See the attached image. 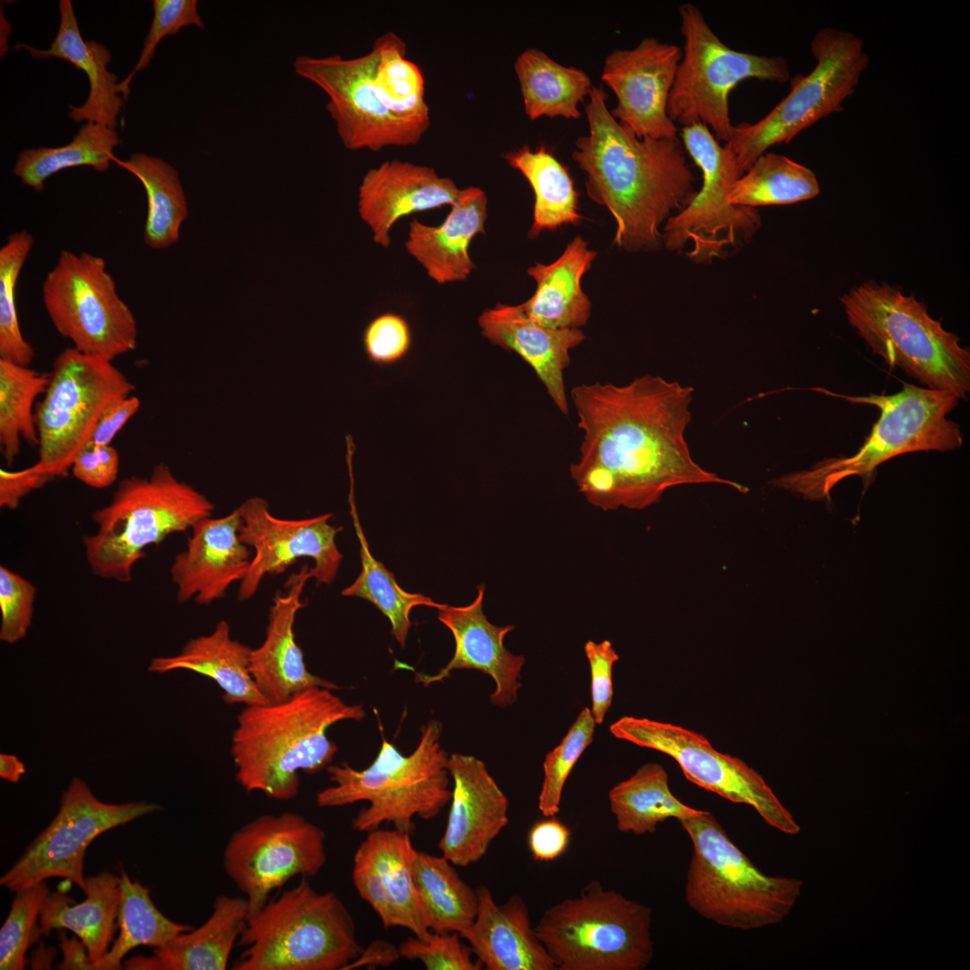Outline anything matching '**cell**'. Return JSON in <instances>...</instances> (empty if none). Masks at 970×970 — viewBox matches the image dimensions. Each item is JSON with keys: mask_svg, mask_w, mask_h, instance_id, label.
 Listing matches in <instances>:
<instances>
[{"mask_svg": "<svg viewBox=\"0 0 970 970\" xmlns=\"http://www.w3.org/2000/svg\"><path fill=\"white\" fill-rule=\"evenodd\" d=\"M851 326L892 367L926 388L965 399L970 391V352L930 316L927 307L895 287L874 281L840 298Z\"/></svg>", "mask_w": 970, "mask_h": 970, "instance_id": "cell-6", "label": "cell"}, {"mask_svg": "<svg viewBox=\"0 0 970 970\" xmlns=\"http://www.w3.org/2000/svg\"><path fill=\"white\" fill-rule=\"evenodd\" d=\"M142 183L147 198L145 243L164 249L179 240L180 228L188 216V204L177 170L164 160L142 153L125 161L115 160Z\"/></svg>", "mask_w": 970, "mask_h": 970, "instance_id": "cell-40", "label": "cell"}, {"mask_svg": "<svg viewBox=\"0 0 970 970\" xmlns=\"http://www.w3.org/2000/svg\"><path fill=\"white\" fill-rule=\"evenodd\" d=\"M678 821L692 843L684 886L692 910L743 930L782 922L800 895L802 881L762 872L708 811Z\"/></svg>", "mask_w": 970, "mask_h": 970, "instance_id": "cell-8", "label": "cell"}, {"mask_svg": "<svg viewBox=\"0 0 970 970\" xmlns=\"http://www.w3.org/2000/svg\"><path fill=\"white\" fill-rule=\"evenodd\" d=\"M71 472L88 487L105 489L112 485L119 472V454L111 445L89 442L75 455Z\"/></svg>", "mask_w": 970, "mask_h": 970, "instance_id": "cell-55", "label": "cell"}, {"mask_svg": "<svg viewBox=\"0 0 970 970\" xmlns=\"http://www.w3.org/2000/svg\"><path fill=\"white\" fill-rule=\"evenodd\" d=\"M514 69L530 119L543 116L580 117L578 106L593 87L590 77L583 70L562 66L535 48L523 51Z\"/></svg>", "mask_w": 970, "mask_h": 970, "instance_id": "cell-36", "label": "cell"}, {"mask_svg": "<svg viewBox=\"0 0 970 970\" xmlns=\"http://www.w3.org/2000/svg\"><path fill=\"white\" fill-rule=\"evenodd\" d=\"M608 797L617 829L636 835L655 833L658 824L668 818L680 820L701 811L674 796L667 772L656 763L640 766L630 778L613 786Z\"/></svg>", "mask_w": 970, "mask_h": 970, "instance_id": "cell-37", "label": "cell"}, {"mask_svg": "<svg viewBox=\"0 0 970 970\" xmlns=\"http://www.w3.org/2000/svg\"><path fill=\"white\" fill-rule=\"evenodd\" d=\"M811 51L816 65L808 75L792 80L789 93L780 102L754 124L733 126L725 146L743 174L771 146L789 143L819 119L842 110L869 62L860 39L832 28L816 33Z\"/></svg>", "mask_w": 970, "mask_h": 970, "instance_id": "cell-12", "label": "cell"}, {"mask_svg": "<svg viewBox=\"0 0 970 970\" xmlns=\"http://www.w3.org/2000/svg\"><path fill=\"white\" fill-rule=\"evenodd\" d=\"M374 81L384 104L398 118L428 128L429 109L419 67L405 57L407 46L394 32L377 38Z\"/></svg>", "mask_w": 970, "mask_h": 970, "instance_id": "cell-45", "label": "cell"}, {"mask_svg": "<svg viewBox=\"0 0 970 970\" xmlns=\"http://www.w3.org/2000/svg\"><path fill=\"white\" fill-rule=\"evenodd\" d=\"M121 897L117 918L119 935L103 957L91 970L122 969L121 961L138 946L154 948L165 946L173 938L193 929L166 917L153 903L150 889L132 880L125 870L119 876Z\"/></svg>", "mask_w": 970, "mask_h": 970, "instance_id": "cell-42", "label": "cell"}, {"mask_svg": "<svg viewBox=\"0 0 970 970\" xmlns=\"http://www.w3.org/2000/svg\"><path fill=\"white\" fill-rule=\"evenodd\" d=\"M412 874L431 932L461 934L472 925L478 912V895L450 860L443 855L417 851Z\"/></svg>", "mask_w": 970, "mask_h": 970, "instance_id": "cell-38", "label": "cell"}, {"mask_svg": "<svg viewBox=\"0 0 970 970\" xmlns=\"http://www.w3.org/2000/svg\"><path fill=\"white\" fill-rule=\"evenodd\" d=\"M153 11V20L140 57L128 75L119 83V91L124 100L129 93V84L133 77L149 65L157 45L164 37L175 35L181 29L189 26L205 28L196 0H154Z\"/></svg>", "mask_w": 970, "mask_h": 970, "instance_id": "cell-50", "label": "cell"}, {"mask_svg": "<svg viewBox=\"0 0 970 970\" xmlns=\"http://www.w3.org/2000/svg\"><path fill=\"white\" fill-rule=\"evenodd\" d=\"M851 403L876 406L880 411L861 447L849 457L827 458L810 469L780 477L772 482L806 498H829L833 488L851 476L872 472L879 464L899 454L948 452L961 447L958 424L948 419L958 398L947 392L904 384L898 392L849 396L819 390Z\"/></svg>", "mask_w": 970, "mask_h": 970, "instance_id": "cell-9", "label": "cell"}, {"mask_svg": "<svg viewBox=\"0 0 970 970\" xmlns=\"http://www.w3.org/2000/svg\"><path fill=\"white\" fill-rule=\"evenodd\" d=\"M251 649L234 639L228 622L220 621L211 633L189 640L179 654L154 657L148 670L159 674L192 671L212 679L222 689L226 703L268 704L250 672Z\"/></svg>", "mask_w": 970, "mask_h": 970, "instance_id": "cell-34", "label": "cell"}, {"mask_svg": "<svg viewBox=\"0 0 970 970\" xmlns=\"http://www.w3.org/2000/svg\"><path fill=\"white\" fill-rule=\"evenodd\" d=\"M682 56L675 44L645 38L631 49L606 57L601 78L617 99L611 114L636 137H678L667 103Z\"/></svg>", "mask_w": 970, "mask_h": 970, "instance_id": "cell-21", "label": "cell"}, {"mask_svg": "<svg viewBox=\"0 0 970 970\" xmlns=\"http://www.w3.org/2000/svg\"><path fill=\"white\" fill-rule=\"evenodd\" d=\"M214 504L171 468L155 464L148 477L121 480L110 501L94 510L97 530L83 537L85 559L98 578L128 583L146 548L212 516Z\"/></svg>", "mask_w": 970, "mask_h": 970, "instance_id": "cell-5", "label": "cell"}, {"mask_svg": "<svg viewBox=\"0 0 970 970\" xmlns=\"http://www.w3.org/2000/svg\"><path fill=\"white\" fill-rule=\"evenodd\" d=\"M241 541L253 551L248 572L240 582L238 599H251L266 575H279L299 558L314 561L310 569L316 584H331L343 559L335 537L342 530L329 523L332 514L303 519H282L271 514L264 498L253 497L238 507Z\"/></svg>", "mask_w": 970, "mask_h": 970, "instance_id": "cell-20", "label": "cell"}, {"mask_svg": "<svg viewBox=\"0 0 970 970\" xmlns=\"http://www.w3.org/2000/svg\"><path fill=\"white\" fill-rule=\"evenodd\" d=\"M481 335L491 344L516 353L534 370L558 410L569 408L564 371L569 352L586 339L580 329H551L531 321L519 305L496 304L478 318Z\"/></svg>", "mask_w": 970, "mask_h": 970, "instance_id": "cell-28", "label": "cell"}, {"mask_svg": "<svg viewBox=\"0 0 970 970\" xmlns=\"http://www.w3.org/2000/svg\"><path fill=\"white\" fill-rule=\"evenodd\" d=\"M488 198L470 186L459 195L445 221L431 226L414 219L410 223L405 246L439 285L465 280L475 269L469 255L472 240L485 234Z\"/></svg>", "mask_w": 970, "mask_h": 970, "instance_id": "cell-30", "label": "cell"}, {"mask_svg": "<svg viewBox=\"0 0 970 970\" xmlns=\"http://www.w3.org/2000/svg\"><path fill=\"white\" fill-rule=\"evenodd\" d=\"M363 342L368 358L378 365H391L402 359L411 345V331L402 316L386 313L375 317L366 327Z\"/></svg>", "mask_w": 970, "mask_h": 970, "instance_id": "cell-53", "label": "cell"}, {"mask_svg": "<svg viewBox=\"0 0 970 970\" xmlns=\"http://www.w3.org/2000/svg\"><path fill=\"white\" fill-rule=\"evenodd\" d=\"M478 912L460 936L488 970H557L532 925L526 903L519 895L496 903L490 890L476 888Z\"/></svg>", "mask_w": 970, "mask_h": 970, "instance_id": "cell-29", "label": "cell"}, {"mask_svg": "<svg viewBox=\"0 0 970 970\" xmlns=\"http://www.w3.org/2000/svg\"><path fill=\"white\" fill-rule=\"evenodd\" d=\"M135 387L112 362L75 348L54 359L43 398L35 406L39 459L50 479L64 477L86 445L105 409L130 395Z\"/></svg>", "mask_w": 970, "mask_h": 970, "instance_id": "cell-13", "label": "cell"}, {"mask_svg": "<svg viewBox=\"0 0 970 970\" xmlns=\"http://www.w3.org/2000/svg\"><path fill=\"white\" fill-rule=\"evenodd\" d=\"M310 578L307 564L288 577L285 584L287 592H278L272 600L265 639L251 652V675L269 703L284 701L311 687L340 689L338 684L309 672L304 653L295 641V616L305 605L301 595Z\"/></svg>", "mask_w": 970, "mask_h": 970, "instance_id": "cell-27", "label": "cell"}, {"mask_svg": "<svg viewBox=\"0 0 970 970\" xmlns=\"http://www.w3.org/2000/svg\"><path fill=\"white\" fill-rule=\"evenodd\" d=\"M141 401L130 394L109 405L101 415L91 436V443L111 445L116 435L138 411Z\"/></svg>", "mask_w": 970, "mask_h": 970, "instance_id": "cell-58", "label": "cell"}, {"mask_svg": "<svg viewBox=\"0 0 970 970\" xmlns=\"http://www.w3.org/2000/svg\"><path fill=\"white\" fill-rule=\"evenodd\" d=\"M819 191L817 178L810 169L785 155L764 153L734 183L728 202L753 208L789 205L811 199Z\"/></svg>", "mask_w": 970, "mask_h": 970, "instance_id": "cell-43", "label": "cell"}, {"mask_svg": "<svg viewBox=\"0 0 970 970\" xmlns=\"http://www.w3.org/2000/svg\"><path fill=\"white\" fill-rule=\"evenodd\" d=\"M375 63L372 47L354 58L300 55L293 67L328 96L327 111L347 149L376 152L416 145L428 128L398 118L384 104L374 81Z\"/></svg>", "mask_w": 970, "mask_h": 970, "instance_id": "cell-19", "label": "cell"}, {"mask_svg": "<svg viewBox=\"0 0 970 970\" xmlns=\"http://www.w3.org/2000/svg\"><path fill=\"white\" fill-rule=\"evenodd\" d=\"M447 769L451 807L438 848L454 866L464 868L480 860L508 824L509 801L477 757L452 754Z\"/></svg>", "mask_w": 970, "mask_h": 970, "instance_id": "cell-23", "label": "cell"}, {"mask_svg": "<svg viewBox=\"0 0 970 970\" xmlns=\"http://www.w3.org/2000/svg\"><path fill=\"white\" fill-rule=\"evenodd\" d=\"M62 942L60 947L64 952L65 957L63 963L57 966L61 969H91V962L89 960L88 953L82 942H78L76 939H67L66 936L61 937Z\"/></svg>", "mask_w": 970, "mask_h": 970, "instance_id": "cell-60", "label": "cell"}, {"mask_svg": "<svg viewBox=\"0 0 970 970\" xmlns=\"http://www.w3.org/2000/svg\"><path fill=\"white\" fill-rule=\"evenodd\" d=\"M693 388L646 375L624 385L595 382L570 390L583 433L571 478L586 500L604 511L643 509L669 488L721 483L746 487L702 469L684 433Z\"/></svg>", "mask_w": 970, "mask_h": 970, "instance_id": "cell-1", "label": "cell"}, {"mask_svg": "<svg viewBox=\"0 0 970 970\" xmlns=\"http://www.w3.org/2000/svg\"><path fill=\"white\" fill-rule=\"evenodd\" d=\"M365 717L361 704H347L322 687L278 703L244 706L232 737L235 779L248 792L291 800L299 792L300 772L313 774L331 763L338 747L328 728Z\"/></svg>", "mask_w": 970, "mask_h": 970, "instance_id": "cell-3", "label": "cell"}, {"mask_svg": "<svg viewBox=\"0 0 970 970\" xmlns=\"http://www.w3.org/2000/svg\"><path fill=\"white\" fill-rule=\"evenodd\" d=\"M33 244L32 234L22 229L10 234L0 249V358L22 366L31 365L35 350L21 331L15 290Z\"/></svg>", "mask_w": 970, "mask_h": 970, "instance_id": "cell-47", "label": "cell"}, {"mask_svg": "<svg viewBox=\"0 0 970 970\" xmlns=\"http://www.w3.org/2000/svg\"><path fill=\"white\" fill-rule=\"evenodd\" d=\"M617 738L673 758L685 778L738 804L752 807L766 824L788 834L800 826L762 775L743 760L716 750L702 735L671 723L624 716L610 726Z\"/></svg>", "mask_w": 970, "mask_h": 970, "instance_id": "cell-17", "label": "cell"}, {"mask_svg": "<svg viewBox=\"0 0 970 970\" xmlns=\"http://www.w3.org/2000/svg\"><path fill=\"white\" fill-rule=\"evenodd\" d=\"M460 190L434 168L397 159L370 169L358 189V213L375 243L388 248L390 230L401 217L454 204Z\"/></svg>", "mask_w": 970, "mask_h": 970, "instance_id": "cell-26", "label": "cell"}, {"mask_svg": "<svg viewBox=\"0 0 970 970\" xmlns=\"http://www.w3.org/2000/svg\"><path fill=\"white\" fill-rule=\"evenodd\" d=\"M683 146L702 175L699 192L665 224L663 243L671 251L685 247L695 263H711L728 248L748 241L761 225L756 208L731 205L728 195L743 175L734 154L702 124L683 127Z\"/></svg>", "mask_w": 970, "mask_h": 970, "instance_id": "cell-15", "label": "cell"}, {"mask_svg": "<svg viewBox=\"0 0 970 970\" xmlns=\"http://www.w3.org/2000/svg\"><path fill=\"white\" fill-rule=\"evenodd\" d=\"M678 13L683 52L670 92L667 113L683 127L702 124L718 141L727 143L733 126L731 91L745 79L783 84L789 78L787 61L732 49L716 35L703 13L692 4Z\"/></svg>", "mask_w": 970, "mask_h": 970, "instance_id": "cell-11", "label": "cell"}, {"mask_svg": "<svg viewBox=\"0 0 970 970\" xmlns=\"http://www.w3.org/2000/svg\"><path fill=\"white\" fill-rule=\"evenodd\" d=\"M588 96L589 134L576 140L572 153L586 174V193L613 216V244L627 251L657 250L661 225L695 192L686 151L679 137H636L613 117L601 86Z\"/></svg>", "mask_w": 970, "mask_h": 970, "instance_id": "cell-2", "label": "cell"}, {"mask_svg": "<svg viewBox=\"0 0 970 970\" xmlns=\"http://www.w3.org/2000/svg\"><path fill=\"white\" fill-rule=\"evenodd\" d=\"M41 294L55 329L78 351L112 362L136 348V318L119 295L103 258L61 251Z\"/></svg>", "mask_w": 970, "mask_h": 970, "instance_id": "cell-14", "label": "cell"}, {"mask_svg": "<svg viewBox=\"0 0 970 970\" xmlns=\"http://www.w3.org/2000/svg\"><path fill=\"white\" fill-rule=\"evenodd\" d=\"M584 650L591 671V712L595 724H602L613 701V666L619 655L607 639L587 640Z\"/></svg>", "mask_w": 970, "mask_h": 970, "instance_id": "cell-54", "label": "cell"}, {"mask_svg": "<svg viewBox=\"0 0 970 970\" xmlns=\"http://www.w3.org/2000/svg\"><path fill=\"white\" fill-rule=\"evenodd\" d=\"M570 829L555 816L534 824L528 833V845L535 860L551 861L568 848Z\"/></svg>", "mask_w": 970, "mask_h": 970, "instance_id": "cell-56", "label": "cell"}, {"mask_svg": "<svg viewBox=\"0 0 970 970\" xmlns=\"http://www.w3.org/2000/svg\"><path fill=\"white\" fill-rule=\"evenodd\" d=\"M477 589L475 599L468 605L439 604L437 618L453 634L454 654L437 674H416V682L428 686L448 678L454 670H478L494 680L496 688L490 694V701L505 708L517 700L521 687L519 678L525 658L506 648L504 639L515 627L492 624L482 609L485 586L479 585Z\"/></svg>", "mask_w": 970, "mask_h": 970, "instance_id": "cell-24", "label": "cell"}, {"mask_svg": "<svg viewBox=\"0 0 970 970\" xmlns=\"http://www.w3.org/2000/svg\"><path fill=\"white\" fill-rule=\"evenodd\" d=\"M417 851L410 833L400 830L367 833L353 858V884L385 929L403 927L427 940L431 931L413 880Z\"/></svg>", "mask_w": 970, "mask_h": 970, "instance_id": "cell-22", "label": "cell"}, {"mask_svg": "<svg viewBox=\"0 0 970 970\" xmlns=\"http://www.w3.org/2000/svg\"><path fill=\"white\" fill-rule=\"evenodd\" d=\"M349 504L356 534L360 543L359 555L362 569L356 580L343 589L341 595L359 597L375 605L388 618L392 635L401 648H404L411 627L410 611L420 605L436 609L439 604L421 594L407 592L398 585L394 574L371 554L356 511L353 488L350 489Z\"/></svg>", "mask_w": 970, "mask_h": 970, "instance_id": "cell-44", "label": "cell"}, {"mask_svg": "<svg viewBox=\"0 0 970 970\" xmlns=\"http://www.w3.org/2000/svg\"><path fill=\"white\" fill-rule=\"evenodd\" d=\"M324 831L303 816L261 815L229 838L223 855L226 875L246 895L249 917L269 894L296 876H315L327 856Z\"/></svg>", "mask_w": 970, "mask_h": 970, "instance_id": "cell-18", "label": "cell"}, {"mask_svg": "<svg viewBox=\"0 0 970 970\" xmlns=\"http://www.w3.org/2000/svg\"><path fill=\"white\" fill-rule=\"evenodd\" d=\"M235 970H344L361 953L354 919L334 892L304 878L248 917Z\"/></svg>", "mask_w": 970, "mask_h": 970, "instance_id": "cell-7", "label": "cell"}, {"mask_svg": "<svg viewBox=\"0 0 970 970\" xmlns=\"http://www.w3.org/2000/svg\"><path fill=\"white\" fill-rule=\"evenodd\" d=\"M36 587L20 574L0 566V639L14 644L32 623Z\"/></svg>", "mask_w": 970, "mask_h": 970, "instance_id": "cell-52", "label": "cell"}, {"mask_svg": "<svg viewBox=\"0 0 970 970\" xmlns=\"http://www.w3.org/2000/svg\"><path fill=\"white\" fill-rule=\"evenodd\" d=\"M400 957L398 947L384 939H375L366 948H363L359 956L348 964L344 970L360 967L368 969H375L378 966L388 967Z\"/></svg>", "mask_w": 970, "mask_h": 970, "instance_id": "cell-59", "label": "cell"}, {"mask_svg": "<svg viewBox=\"0 0 970 970\" xmlns=\"http://www.w3.org/2000/svg\"><path fill=\"white\" fill-rule=\"evenodd\" d=\"M26 772L24 763L14 754H0V777L12 783H17Z\"/></svg>", "mask_w": 970, "mask_h": 970, "instance_id": "cell-61", "label": "cell"}, {"mask_svg": "<svg viewBox=\"0 0 970 970\" xmlns=\"http://www.w3.org/2000/svg\"><path fill=\"white\" fill-rule=\"evenodd\" d=\"M401 957L421 962L427 970H481L482 964L473 958L469 945L462 941L459 933L431 932L427 940L415 936L400 943Z\"/></svg>", "mask_w": 970, "mask_h": 970, "instance_id": "cell-51", "label": "cell"}, {"mask_svg": "<svg viewBox=\"0 0 970 970\" xmlns=\"http://www.w3.org/2000/svg\"><path fill=\"white\" fill-rule=\"evenodd\" d=\"M36 464L19 471L0 470V507L16 509L21 500L34 489L51 481Z\"/></svg>", "mask_w": 970, "mask_h": 970, "instance_id": "cell-57", "label": "cell"}, {"mask_svg": "<svg viewBox=\"0 0 970 970\" xmlns=\"http://www.w3.org/2000/svg\"><path fill=\"white\" fill-rule=\"evenodd\" d=\"M595 725L591 710L585 707L560 743L545 755L543 780L538 797V808L542 816H555L559 813L566 780L592 743Z\"/></svg>", "mask_w": 970, "mask_h": 970, "instance_id": "cell-48", "label": "cell"}, {"mask_svg": "<svg viewBox=\"0 0 970 970\" xmlns=\"http://www.w3.org/2000/svg\"><path fill=\"white\" fill-rule=\"evenodd\" d=\"M86 898L80 904L62 891L49 893L40 915L41 935L54 929L74 932L85 947L91 966L109 951L118 926L121 897L119 877L108 871L85 877ZM91 970V969H90Z\"/></svg>", "mask_w": 970, "mask_h": 970, "instance_id": "cell-35", "label": "cell"}, {"mask_svg": "<svg viewBox=\"0 0 970 970\" xmlns=\"http://www.w3.org/2000/svg\"><path fill=\"white\" fill-rule=\"evenodd\" d=\"M160 808L146 801L103 802L84 780L74 777L61 794L55 817L1 877L0 885L16 893L61 877L84 891V855L91 842L104 832Z\"/></svg>", "mask_w": 970, "mask_h": 970, "instance_id": "cell-16", "label": "cell"}, {"mask_svg": "<svg viewBox=\"0 0 970 970\" xmlns=\"http://www.w3.org/2000/svg\"><path fill=\"white\" fill-rule=\"evenodd\" d=\"M249 917L246 898L219 895L208 919L182 932L151 957L137 955L124 963L128 970H225Z\"/></svg>", "mask_w": 970, "mask_h": 970, "instance_id": "cell-32", "label": "cell"}, {"mask_svg": "<svg viewBox=\"0 0 970 970\" xmlns=\"http://www.w3.org/2000/svg\"><path fill=\"white\" fill-rule=\"evenodd\" d=\"M119 144L116 129L86 122L66 146L22 151L12 172L23 185L41 192L50 176L67 168L86 165L106 172L116 160L113 152Z\"/></svg>", "mask_w": 970, "mask_h": 970, "instance_id": "cell-41", "label": "cell"}, {"mask_svg": "<svg viewBox=\"0 0 970 970\" xmlns=\"http://www.w3.org/2000/svg\"><path fill=\"white\" fill-rule=\"evenodd\" d=\"M649 907L592 880L534 926L557 970H643L654 957Z\"/></svg>", "mask_w": 970, "mask_h": 970, "instance_id": "cell-10", "label": "cell"}, {"mask_svg": "<svg viewBox=\"0 0 970 970\" xmlns=\"http://www.w3.org/2000/svg\"><path fill=\"white\" fill-rule=\"evenodd\" d=\"M582 237H575L552 263H536L527 273L536 282L534 294L518 304L531 321L551 329H579L586 324L591 303L581 288L596 252Z\"/></svg>", "mask_w": 970, "mask_h": 970, "instance_id": "cell-33", "label": "cell"}, {"mask_svg": "<svg viewBox=\"0 0 970 970\" xmlns=\"http://www.w3.org/2000/svg\"><path fill=\"white\" fill-rule=\"evenodd\" d=\"M442 731V723L432 719L420 728L419 742L409 755L383 736L375 759L366 769L346 762L330 764L325 770L333 785L317 793L316 804L325 808L367 801L351 821L354 831L367 833L392 824L411 834L414 816L434 818L452 798Z\"/></svg>", "mask_w": 970, "mask_h": 970, "instance_id": "cell-4", "label": "cell"}, {"mask_svg": "<svg viewBox=\"0 0 970 970\" xmlns=\"http://www.w3.org/2000/svg\"><path fill=\"white\" fill-rule=\"evenodd\" d=\"M49 374L0 358V451L12 465L22 440L38 446L34 403L44 394Z\"/></svg>", "mask_w": 970, "mask_h": 970, "instance_id": "cell-46", "label": "cell"}, {"mask_svg": "<svg viewBox=\"0 0 970 970\" xmlns=\"http://www.w3.org/2000/svg\"><path fill=\"white\" fill-rule=\"evenodd\" d=\"M241 523L235 508L222 517L204 518L191 527L186 549L175 555L170 568L179 604L194 599L198 604H209L223 598L232 584L244 578L253 551L240 539Z\"/></svg>", "mask_w": 970, "mask_h": 970, "instance_id": "cell-25", "label": "cell"}, {"mask_svg": "<svg viewBox=\"0 0 970 970\" xmlns=\"http://www.w3.org/2000/svg\"><path fill=\"white\" fill-rule=\"evenodd\" d=\"M49 893L45 881L16 892L0 930L1 970H23L26 967L27 950L41 935L37 922Z\"/></svg>", "mask_w": 970, "mask_h": 970, "instance_id": "cell-49", "label": "cell"}, {"mask_svg": "<svg viewBox=\"0 0 970 970\" xmlns=\"http://www.w3.org/2000/svg\"><path fill=\"white\" fill-rule=\"evenodd\" d=\"M531 184L535 203L534 223L529 231L535 237L543 230L578 224V193L569 170L546 147L531 150L526 145L502 155Z\"/></svg>", "mask_w": 970, "mask_h": 970, "instance_id": "cell-39", "label": "cell"}, {"mask_svg": "<svg viewBox=\"0 0 970 970\" xmlns=\"http://www.w3.org/2000/svg\"><path fill=\"white\" fill-rule=\"evenodd\" d=\"M60 21L56 37L47 49L18 43L35 59L59 58L85 73L89 94L80 106L69 105L68 115L75 122H92L115 129L124 98L119 91L118 76L108 70L111 62L109 49L96 40L83 39L70 0L58 4Z\"/></svg>", "mask_w": 970, "mask_h": 970, "instance_id": "cell-31", "label": "cell"}]
</instances>
